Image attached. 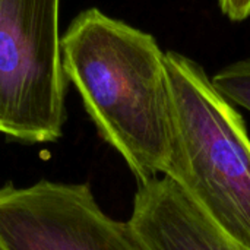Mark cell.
<instances>
[{
	"label": "cell",
	"instance_id": "2",
	"mask_svg": "<svg viewBox=\"0 0 250 250\" xmlns=\"http://www.w3.org/2000/svg\"><path fill=\"white\" fill-rule=\"evenodd\" d=\"M171 151L166 173L227 236L250 250V136L204 67L166 53Z\"/></svg>",
	"mask_w": 250,
	"mask_h": 250
},
{
	"label": "cell",
	"instance_id": "6",
	"mask_svg": "<svg viewBox=\"0 0 250 250\" xmlns=\"http://www.w3.org/2000/svg\"><path fill=\"white\" fill-rule=\"evenodd\" d=\"M211 81L231 104L250 111V57L223 67Z\"/></svg>",
	"mask_w": 250,
	"mask_h": 250
},
{
	"label": "cell",
	"instance_id": "4",
	"mask_svg": "<svg viewBox=\"0 0 250 250\" xmlns=\"http://www.w3.org/2000/svg\"><path fill=\"white\" fill-rule=\"evenodd\" d=\"M0 250H145L129 223L107 215L89 183L0 186Z\"/></svg>",
	"mask_w": 250,
	"mask_h": 250
},
{
	"label": "cell",
	"instance_id": "1",
	"mask_svg": "<svg viewBox=\"0 0 250 250\" xmlns=\"http://www.w3.org/2000/svg\"><path fill=\"white\" fill-rule=\"evenodd\" d=\"M67 81L98 135L138 182L163 176L171 151L166 53L155 38L89 7L62 35Z\"/></svg>",
	"mask_w": 250,
	"mask_h": 250
},
{
	"label": "cell",
	"instance_id": "3",
	"mask_svg": "<svg viewBox=\"0 0 250 250\" xmlns=\"http://www.w3.org/2000/svg\"><path fill=\"white\" fill-rule=\"evenodd\" d=\"M60 0H0V135L51 144L67 120Z\"/></svg>",
	"mask_w": 250,
	"mask_h": 250
},
{
	"label": "cell",
	"instance_id": "5",
	"mask_svg": "<svg viewBox=\"0 0 250 250\" xmlns=\"http://www.w3.org/2000/svg\"><path fill=\"white\" fill-rule=\"evenodd\" d=\"M127 223L145 250H246L167 176L138 182Z\"/></svg>",
	"mask_w": 250,
	"mask_h": 250
},
{
	"label": "cell",
	"instance_id": "7",
	"mask_svg": "<svg viewBox=\"0 0 250 250\" xmlns=\"http://www.w3.org/2000/svg\"><path fill=\"white\" fill-rule=\"evenodd\" d=\"M221 12L234 22H242L250 16V0H218Z\"/></svg>",
	"mask_w": 250,
	"mask_h": 250
}]
</instances>
